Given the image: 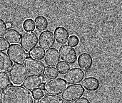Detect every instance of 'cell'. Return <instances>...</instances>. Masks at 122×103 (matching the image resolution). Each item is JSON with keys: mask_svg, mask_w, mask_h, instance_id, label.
Listing matches in <instances>:
<instances>
[{"mask_svg": "<svg viewBox=\"0 0 122 103\" xmlns=\"http://www.w3.org/2000/svg\"><path fill=\"white\" fill-rule=\"evenodd\" d=\"M6 25H7V29H9L12 27V23H11L8 22L6 23Z\"/></svg>", "mask_w": 122, "mask_h": 103, "instance_id": "obj_31", "label": "cell"}, {"mask_svg": "<svg viewBox=\"0 0 122 103\" xmlns=\"http://www.w3.org/2000/svg\"><path fill=\"white\" fill-rule=\"evenodd\" d=\"M27 76V71L22 64H14L9 72L11 81L13 84L17 85L23 83Z\"/></svg>", "mask_w": 122, "mask_h": 103, "instance_id": "obj_3", "label": "cell"}, {"mask_svg": "<svg viewBox=\"0 0 122 103\" xmlns=\"http://www.w3.org/2000/svg\"><path fill=\"white\" fill-rule=\"evenodd\" d=\"M13 62L7 54L0 51V72L7 73L10 71Z\"/></svg>", "mask_w": 122, "mask_h": 103, "instance_id": "obj_15", "label": "cell"}, {"mask_svg": "<svg viewBox=\"0 0 122 103\" xmlns=\"http://www.w3.org/2000/svg\"><path fill=\"white\" fill-rule=\"evenodd\" d=\"M10 78L6 73H0V90H4L10 85Z\"/></svg>", "mask_w": 122, "mask_h": 103, "instance_id": "obj_22", "label": "cell"}, {"mask_svg": "<svg viewBox=\"0 0 122 103\" xmlns=\"http://www.w3.org/2000/svg\"><path fill=\"white\" fill-rule=\"evenodd\" d=\"M7 53L10 59L16 64H23L27 59V53L19 44L10 45Z\"/></svg>", "mask_w": 122, "mask_h": 103, "instance_id": "obj_5", "label": "cell"}, {"mask_svg": "<svg viewBox=\"0 0 122 103\" xmlns=\"http://www.w3.org/2000/svg\"><path fill=\"white\" fill-rule=\"evenodd\" d=\"M73 103H90V101L85 97H82L75 101Z\"/></svg>", "mask_w": 122, "mask_h": 103, "instance_id": "obj_29", "label": "cell"}, {"mask_svg": "<svg viewBox=\"0 0 122 103\" xmlns=\"http://www.w3.org/2000/svg\"><path fill=\"white\" fill-rule=\"evenodd\" d=\"M42 82L41 77L30 75L26 78L23 83V86L27 90L32 91L39 87Z\"/></svg>", "mask_w": 122, "mask_h": 103, "instance_id": "obj_13", "label": "cell"}, {"mask_svg": "<svg viewBox=\"0 0 122 103\" xmlns=\"http://www.w3.org/2000/svg\"><path fill=\"white\" fill-rule=\"evenodd\" d=\"M85 90L81 84H74L68 86L64 91L61 97L64 101L71 102L77 100L84 94Z\"/></svg>", "mask_w": 122, "mask_h": 103, "instance_id": "obj_2", "label": "cell"}, {"mask_svg": "<svg viewBox=\"0 0 122 103\" xmlns=\"http://www.w3.org/2000/svg\"><path fill=\"white\" fill-rule=\"evenodd\" d=\"M24 66L28 73L33 76H42L46 70V66L42 62L31 58L26 60Z\"/></svg>", "mask_w": 122, "mask_h": 103, "instance_id": "obj_6", "label": "cell"}, {"mask_svg": "<svg viewBox=\"0 0 122 103\" xmlns=\"http://www.w3.org/2000/svg\"><path fill=\"white\" fill-rule=\"evenodd\" d=\"M32 94L34 99L36 100H39L44 97V92L40 88H37L32 91Z\"/></svg>", "mask_w": 122, "mask_h": 103, "instance_id": "obj_26", "label": "cell"}, {"mask_svg": "<svg viewBox=\"0 0 122 103\" xmlns=\"http://www.w3.org/2000/svg\"><path fill=\"white\" fill-rule=\"evenodd\" d=\"M45 84L44 83H42L40 85V86H39V88L40 89H41L42 90H44L45 89Z\"/></svg>", "mask_w": 122, "mask_h": 103, "instance_id": "obj_30", "label": "cell"}, {"mask_svg": "<svg viewBox=\"0 0 122 103\" xmlns=\"http://www.w3.org/2000/svg\"><path fill=\"white\" fill-rule=\"evenodd\" d=\"M30 58L35 60H41L45 56V51L40 46H36L29 52Z\"/></svg>", "mask_w": 122, "mask_h": 103, "instance_id": "obj_19", "label": "cell"}, {"mask_svg": "<svg viewBox=\"0 0 122 103\" xmlns=\"http://www.w3.org/2000/svg\"><path fill=\"white\" fill-rule=\"evenodd\" d=\"M67 86V83L62 78H57L47 81L45 84L44 90L47 94L59 95L64 92Z\"/></svg>", "mask_w": 122, "mask_h": 103, "instance_id": "obj_4", "label": "cell"}, {"mask_svg": "<svg viewBox=\"0 0 122 103\" xmlns=\"http://www.w3.org/2000/svg\"><path fill=\"white\" fill-rule=\"evenodd\" d=\"M60 60L59 52L57 49L52 48L47 50L45 53L44 61L48 66H56L59 63Z\"/></svg>", "mask_w": 122, "mask_h": 103, "instance_id": "obj_11", "label": "cell"}, {"mask_svg": "<svg viewBox=\"0 0 122 103\" xmlns=\"http://www.w3.org/2000/svg\"><path fill=\"white\" fill-rule=\"evenodd\" d=\"M38 40V36L35 33L27 32L23 34L20 44L23 49L28 53L37 46Z\"/></svg>", "mask_w": 122, "mask_h": 103, "instance_id": "obj_7", "label": "cell"}, {"mask_svg": "<svg viewBox=\"0 0 122 103\" xmlns=\"http://www.w3.org/2000/svg\"><path fill=\"white\" fill-rule=\"evenodd\" d=\"M93 64L92 58L89 54L83 53L78 58V64L81 69L85 72L89 71Z\"/></svg>", "mask_w": 122, "mask_h": 103, "instance_id": "obj_12", "label": "cell"}, {"mask_svg": "<svg viewBox=\"0 0 122 103\" xmlns=\"http://www.w3.org/2000/svg\"><path fill=\"white\" fill-rule=\"evenodd\" d=\"M5 38L10 43L18 44L21 40V34L18 31L14 29H9L6 32Z\"/></svg>", "mask_w": 122, "mask_h": 103, "instance_id": "obj_17", "label": "cell"}, {"mask_svg": "<svg viewBox=\"0 0 122 103\" xmlns=\"http://www.w3.org/2000/svg\"><path fill=\"white\" fill-rule=\"evenodd\" d=\"M55 39L57 42L64 44L67 42L69 37V33L65 28L59 26L55 29L54 32Z\"/></svg>", "mask_w": 122, "mask_h": 103, "instance_id": "obj_14", "label": "cell"}, {"mask_svg": "<svg viewBox=\"0 0 122 103\" xmlns=\"http://www.w3.org/2000/svg\"><path fill=\"white\" fill-rule=\"evenodd\" d=\"M59 76L57 69L54 67H48L45 70L44 76L47 80L56 78Z\"/></svg>", "mask_w": 122, "mask_h": 103, "instance_id": "obj_21", "label": "cell"}, {"mask_svg": "<svg viewBox=\"0 0 122 103\" xmlns=\"http://www.w3.org/2000/svg\"><path fill=\"white\" fill-rule=\"evenodd\" d=\"M0 103H34L32 93L22 86H9L4 89L0 95Z\"/></svg>", "mask_w": 122, "mask_h": 103, "instance_id": "obj_1", "label": "cell"}, {"mask_svg": "<svg viewBox=\"0 0 122 103\" xmlns=\"http://www.w3.org/2000/svg\"><path fill=\"white\" fill-rule=\"evenodd\" d=\"M59 54L62 60L67 64H73L77 60V54L74 48L68 45H63L59 50Z\"/></svg>", "mask_w": 122, "mask_h": 103, "instance_id": "obj_8", "label": "cell"}, {"mask_svg": "<svg viewBox=\"0 0 122 103\" xmlns=\"http://www.w3.org/2000/svg\"><path fill=\"white\" fill-rule=\"evenodd\" d=\"M83 87L87 91L94 92L100 87V82L98 79L93 77L86 78L82 82Z\"/></svg>", "mask_w": 122, "mask_h": 103, "instance_id": "obj_16", "label": "cell"}, {"mask_svg": "<svg viewBox=\"0 0 122 103\" xmlns=\"http://www.w3.org/2000/svg\"><path fill=\"white\" fill-rule=\"evenodd\" d=\"M55 43L54 34L51 31L46 30L40 34L39 44L42 48L47 50L52 47Z\"/></svg>", "mask_w": 122, "mask_h": 103, "instance_id": "obj_10", "label": "cell"}, {"mask_svg": "<svg viewBox=\"0 0 122 103\" xmlns=\"http://www.w3.org/2000/svg\"><path fill=\"white\" fill-rule=\"evenodd\" d=\"M35 26L39 31H43L47 29L48 21L45 17L42 16H37L35 19Z\"/></svg>", "mask_w": 122, "mask_h": 103, "instance_id": "obj_18", "label": "cell"}, {"mask_svg": "<svg viewBox=\"0 0 122 103\" xmlns=\"http://www.w3.org/2000/svg\"><path fill=\"white\" fill-rule=\"evenodd\" d=\"M23 27L24 30L27 32L34 31L35 29L34 21L30 18L25 19L23 23Z\"/></svg>", "mask_w": 122, "mask_h": 103, "instance_id": "obj_24", "label": "cell"}, {"mask_svg": "<svg viewBox=\"0 0 122 103\" xmlns=\"http://www.w3.org/2000/svg\"><path fill=\"white\" fill-rule=\"evenodd\" d=\"M10 43L3 37H0V51H7L10 46Z\"/></svg>", "mask_w": 122, "mask_h": 103, "instance_id": "obj_27", "label": "cell"}, {"mask_svg": "<svg viewBox=\"0 0 122 103\" xmlns=\"http://www.w3.org/2000/svg\"><path fill=\"white\" fill-rule=\"evenodd\" d=\"M79 39L78 36L75 35H72L69 37L67 44L70 46L75 47L79 45Z\"/></svg>", "mask_w": 122, "mask_h": 103, "instance_id": "obj_25", "label": "cell"}, {"mask_svg": "<svg viewBox=\"0 0 122 103\" xmlns=\"http://www.w3.org/2000/svg\"><path fill=\"white\" fill-rule=\"evenodd\" d=\"M70 67L69 64L64 61H60L57 66V69L61 74H65L69 71Z\"/></svg>", "mask_w": 122, "mask_h": 103, "instance_id": "obj_23", "label": "cell"}, {"mask_svg": "<svg viewBox=\"0 0 122 103\" xmlns=\"http://www.w3.org/2000/svg\"></svg>", "mask_w": 122, "mask_h": 103, "instance_id": "obj_32", "label": "cell"}, {"mask_svg": "<svg viewBox=\"0 0 122 103\" xmlns=\"http://www.w3.org/2000/svg\"><path fill=\"white\" fill-rule=\"evenodd\" d=\"M7 29L6 23L0 18V37L4 36Z\"/></svg>", "mask_w": 122, "mask_h": 103, "instance_id": "obj_28", "label": "cell"}, {"mask_svg": "<svg viewBox=\"0 0 122 103\" xmlns=\"http://www.w3.org/2000/svg\"><path fill=\"white\" fill-rule=\"evenodd\" d=\"M84 78V73L79 68H74L65 75L64 79L68 84H77L81 83Z\"/></svg>", "mask_w": 122, "mask_h": 103, "instance_id": "obj_9", "label": "cell"}, {"mask_svg": "<svg viewBox=\"0 0 122 103\" xmlns=\"http://www.w3.org/2000/svg\"><path fill=\"white\" fill-rule=\"evenodd\" d=\"M39 103H64L63 100L59 96L56 95H46L40 99Z\"/></svg>", "mask_w": 122, "mask_h": 103, "instance_id": "obj_20", "label": "cell"}]
</instances>
